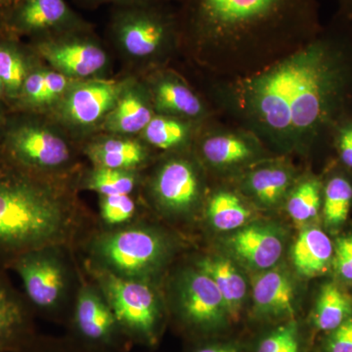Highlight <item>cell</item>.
Here are the masks:
<instances>
[{
	"mask_svg": "<svg viewBox=\"0 0 352 352\" xmlns=\"http://www.w3.org/2000/svg\"><path fill=\"white\" fill-rule=\"evenodd\" d=\"M116 319L106 298L96 289L85 286L80 289L76 308V321L80 332L92 340L108 337Z\"/></svg>",
	"mask_w": 352,
	"mask_h": 352,
	"instance_id": "cell-18",
	"label": "cell"
},
{
	"mask_svg": "<svg viewBox=\"0 0 352 352\" xmlns=\"http://www.w3.org/2000/svg\"><path fill=\"white\" fill-rule=\"evenodd\" d=\"M252 298L254 309L264 316H289L295 311V286L283 270H265L254 278Z\"/></svg>",
	"mask_w": 352,
	"mask_h": 352,
	"instance_id": "cell-15",
	"label": "cell"
},
{
	"mask_svg": "<svg viewBox=\"0 0 352 352\" xmlns=\"http://www.w3.org/2000/svg\"><path fill=\"white\" fill-rule=\"evenodd\" d=\"M352 302L349 296L335 284L321 289L314 311V323L321 331L332 332L351 318Z\"/></svg>",
	"mask_w": 352,
	"mask_h": 352,
	"instance_id": "cell-22",
	"label": "cell"
},
{
	"mask_svg": "<svg viewBox=\"0 0 352 352\" xmlns=\"http://www.w3.org/2000/svg\"><path fill=\"white\" fill-rule=\"evenodd\" d=\"M197 352H239L236 347L230 346H212L203 347Z\"/></svg>",
	"mask_w": 352,
	"mask_h": 352,
	"instance_id": "cell-42",
	"label": "cell"
},
{
	"mask_svg": "<svg viewBox=\"0 0 352 352\" xmlns=\"http://www.w3.org/2000/svg\"><path fill=\"white\" fill-rule=\"evenodd\" d=\"M164 3L117 6L111 31L118 44L133 57L161 50L177 31L178 20L164 10Z\"/></svg>",
	"mask_w": 352,
	"mask_h": 352,
	"instance_id": "cell-5",
	"label": "cell"
},
{
	"mask_svg": "<svg viewBox=\"0 0 352 352\" xmlns=\"http://www.w3.org/2000/svg\"><path fill=\"white\" fill-rule=\"evenodd\" d=\"M155 97L157 108L164 113L196 117L203 110L200 100L188 87L173 80L160 83Z\"/></svg>",
	"mask_w": 352,
	"mask_h": 352,
	"instance_id": "cell-25",
	"label": "cell"
},
{
	"mask_svg": "<svg viewBox=\"0 0 352 352\" xmlns=\"http://www.w3.org/2000/svg\"><path fill=\"white\" fill-rule=\"evenodd\" d=\"M152 118L151 110L140 94L131 90L120 95L106 120L105 126L108 131L117 133H138L144 131Z\"/></svg>",
	"mask_w": 352,
	"mask_h": 352,
	"instance_id": "cell-19",
	"label": "cell"
},
{
	"mask_svg": "<svg viewBox=\"0 0 352 352\" xmlns=\"http://www.w3.org/2000/svg\"><path fill=\"white\" fill-rule=\"evenodd\" d=\"M289 183L288 171L278 168L254 171L248 180L252 195L265 206L276 205L286 194Z\"/></svg>",
	"mask_w": 352,
	"mask_h": 352,
	"instance_id": "cell-26",
	"label": "cell"
},
{
	"mask_svg": "<svg viewBox=\"0 0 352 352\" xmlns=\"http://www.w3.org/2000/svg\"><path fill=\"white\" fill-rule=\"evenodd\" d=\"M20 0H0V28L6 27L7 19Z\"/></svg>",
	"mask_w": 352,
	"mask_h": 352,
	"instance_id": "cell-40",
	"label": "cell"
},
{
	"mask_svg": "<svg viewBox=\"0 0 352 352\" xmlns=\"http://www.w3.org/2000/svg\"><path fill=\"white\" fill-rule=\"evenodd\" d=\"M4 91L3 85H2L1 80H0V96H1L2 92Z\"/></svg>",
	"mask_w": 352,
	"mask_h": 352,
	"instance_id": "cell-43",
	"label": "cell"
},
{
	"mask_svg": "<svg viewBox=\"0 0 352 352\" xmlns=\"http://www.w3.org/2000/svg\"><path fill=\"white\" fill-rule=\"evenodd\" d=\"M340 11L338 15L352 21V0H338Z\"/></svg>",
	"mask_w": 352,
	"mask_h": 352,
	"instance_id": "cell-41",
	"label": "cell"
},
{
	"mask_svg": "<svg viewBox=\"0 0 352 352\" xmlns=\"http://www.w3.org/2000/svg\"><path fill=\"white\" fill-rule=\"evenodd\" d=\"M252 112L282 138H332L352 117V24L342 16L298 53L248 83Z\"/></svg>",
	"mask_w": 352,
	"mask_h": 352,
	"instance_id": "cell-1",
	"label": "cell"
},
{
	"mask_svg": "<svg viewBox=\"0 0 352 352\" xmlns=\"http://www.w3.org/2000/svg\"><path fill=\"white\" fill-rule=\"evenodd\" d=\"M332 241L316 227L305 229L292 250V261L296 272L303 277H314L327 270L333 258Z\"/></svg>",
	"mask_w": 352,
	"mask_h": 352,
	"instance_id": "cell-17",
	"label": "cell"
},
{
	"mask_svg": "<svg viewBox=\"0 0 352 352\" xmlns=\"http://www.w3.org/2000/svg\"><path fill=\"white\" fill-rule=\"evenodd\" d=\"M352 205V182L346 175L329 178L323 191V212L326 223L340 226L349 217Z\"/></svg>",
	"mask_w": 352,
	"mask_h": 352,
	"instance_id": "cell-24",
	"label": "cell"
},
{
	"mask_svg": "<svg viewBox=\"0 0 352 352\" xmlns=\"http://www.w3.org/2000/svg\"><path fill=\"white\" fill-rule=\"evenodd\" d=\"M300 338L295 322H289L266 336L256 352H298Z\"/></svg>",
	"mask_w": 352,
	"mask_h": 352,
	"instance_id": "cell-32",
	"label": "cell"
},
{
	"mask_svg": "<svg viewBox=\"0 0 352 352\" xmlns=\"http://www.w3.org/2000/svg\"><path fill=\"white\" fill-rule=\"evenodd\" d=\"M98 280L116 319L131 331L152 338L160 317L154 289L144 281L126 279L106 270L99 273Z\"/></svg>",
	"mask_w": 352,
	"mask_h": 352,
	"instance_id": "cell-6",
	"label": "cell"
},
{
	"mask_svg": "<svg viewBox=\"0 0 352 352\" xmlns=\"http://www.w3.org/2000/svg\"><path fill=\"white\" fill-rule=\"evenodd\" d=\"M321 184L316 179L302 182L289 197L287 210L296 223L314 219L320 210Z\"/></svg>",
	"mask_w": 352,
	"mask_h": 352,
	"instance_id": "cell-28",
	"label": "cell"
},
{
	"mask_svg": "<svg viewBox=\"0 0 352 352\" xmlns=\"http://www.w3.org/2000/svg\"><path fill=\"white\" fill-rule=\"evenodd\" d=\"M7 148L14 162L34 170L58 168L69 159L63 139L43 126L18 127L9 134Z\"/></svg>",
	"mask_w": 352,
	"mask_h": 352,
	"instance_id": "cell-10",
	"label": "cell"
},
{
	"mask_svg": "<svg viewBox=\"0 0 352 352\" xmlns=\"http://www.w3.org/2000/svg\"><path fill=\"white\" fill-rule=\"evenodd\" d=\"M67 214L50 190L15 168L0 166V261L47 247L63 232Z\"/></svg>",
	"mask_w": 352,
	"mask_h": 352,
	"instance_id": "cell-3",
	"label": "cell"
},
{
	"mask_svg": "<svg viewBox=\"0 0 352 352\" xmlns=\"http://www.w3.org/2000/svg\"><path fill=\"white\" fill-rule=\"evenodd\" d=\"M333 254L336 270L340 276L352 281V236L338 240Z\"/></svg>",
	"mask_w": 352,
	"mask_h": 352,
	"instance_id": "cell-35",
	"label": "cell"
},
{
	"mask_svg": "<svg viewBox=\"0 0 352 352\" xmlns=\"http://www.w3.org/2000/svg\"><path fill=\"white\" fill-rule=\"evenodd\" d=\"M44 83H45L46 103L55 100L64 94L68 87L67 76L58 72H44Z\"/></svg>",
	"mask_w": 352,
	"mask_h": 352,
	"instance_id": "cell-38",
	"label": "cell"
},
{
	"mask_svg": "<svg viewBox=\"0 0 352 352\" xmlns=\"http://www.w3.org/2000/svg\"><path fill=\"white\" fill-rule=\"evenodd\" d=\"M85 30L51 34L38 44V50L59 73L85 78L100 72L107 63L105 51L82 34Z\"/></svg>",
	"mask_w": 352,
	"mask_h": 352,
	"instance_id": "cell-9",
	"label": "cell"
},
{
	"mask_svg": "<svg viewBox=\"0 0 352 352\" xmlns=\"http://www.w3.org/2000/svg\"><path fill=\"white\" fill-rule=\"evenodd\" d=\"M83 3L89 4V6H96V4L115 3L117 6H146V4L164 3L166 0H80Z\"/></svg>",
	"mask_w": 352,
	"mask_h": 352,
	"instance_id": "cell-39",
	"label": "cell"
},
{
	"mask_svg": "<svg viewBox=\"0 0 352 352\" xmlns=\"http://www.w3.org/2000/svg\"><path fill=\"white\" fill-rule=\"evenodd\" d=\"M332 138L335 141L340 162L352 170V117L342 120L336 127Z\"/></svg>",
	"mask_w": 352,
	"mask_h": 352,
	"instance_id": "cell-34",
	"label": "cell"
},
{
	"mask_svg": "<svg viewBox=\"0 0 352 352\" xmlns=\"http://www.w3.org/2000/svg\"><path fill=\"white\" fill-rule=\"evenodd\" d=\"M176 300L183 317L197 327H220L229 319L217 285L198 268L182 273L176 286Z\"/></svg>",
	"mask_w": 352,
	"mask_h": 352,
	"instance_id": "cell-8",
	"label": "cell"
},
{
	"mask_svg": "<svg viewBox=\"0 0 352 352\" xmlns=\"http://www.w3.org/2000/svg\"><path fill=\"white\" fill-rule=\"evenodd\" d=\"M187 127L178 120L168 118H152L145 127L146 140L161 149H170L182 144L186 138Z\"/></svg>",
	"mask_w": 352,
	"mask_h": 352,
	"instance_id": "cell-30",
	"label": "cell"
},
{
	"mask_svg": "<svg viewBox=\"0 0 352 352\" xmlns=\"http://www.w3.org/2000/svg\"><path fill=\"white\" fill-rule=\"evenodd\" d=\"M208 215L210 223L217 230L226 232L244 226L251 217V212L237 195L221 191L210 199Z\"/></svg>",
	"mask_w": 352,
	"mask_h": 352,
	"instance_id": "cell-23",
	"label": "cell"
},
{
	"mask_svg": "<svg viewBox=\"0 0 352 352\" xmlns=\"http://www.w3.org/2000/svg\"><path fill=\"white\" fill-rule=\"evenodd\" d=\"M135 175L131 170L100 168L90 176L88 187L102 196L129 195L135 187Z\"/></svg>",
	"mask_w": 352,
	"mask_h": 352,
	"instance_id": "cell-29",
	"label": "cell"
},
{
	"mask_svg": "<svg viewBox=\"0 0 352 352\" xmlns=\"http://www.w3.org/2000/svg\"><path fill=\"white\" fill-rule=\"evenodd\" d=\"M122 95L120 83L91 80L71 90L64 103L65 115L74 124L90 126L115 108Z\"/></svg>",
	"mask_w": 352,
	"mask_h": 352,
	"instance_id": "cell-13",
	"label": "cell"
},
{
	"mask_svg": "<svg viewBox=\"0 0 352 352\" xmlns=\"http://www.w3.org/2000/svg\"><path fill=\"white\" fill-rule=\"evenodd\" d=\"M22 281L28 300L39 308H50L63 296L66 273L50 248L23 252L9 263Z\"/></svg>",
	"mask_w": 352,
	"mask_h": 352,
	"instance_id": "cell-7",
	"label": "cell"
},
{
	"mask_svg": "<svg viewBox=\"0 0 352 352\" xmlns=\"http://www.w3.org/2000/svg\"><path fill=\"white\" fill-rule=\"evenodd\" d=\"M88 155L100 168L131 170L144 161V148L138 142L124 139H107L89 148Z\"/></svg>",
	"mask_w": 352,
	"mask_h": 352,
	"instance_id": "cell-21",
	"label": "cell"
},
{
	"mask_svg": "<svg viewBox=\"0 0 352 352\" xmlns=\"http://www.w3.org/2000/svg\"><path fill=\"white\" fill-rule=\"evenodd\" d=\"M327 352H352V318L332 331L326 346Z\"/></svg>",
	"mask_w": 352,
	"mask_h": 352,
	"instance_id": "cell-36",
	"label": "cell"
},
{
	"mask_svg": "<svg viewBox=\"0 0 352 352\" xmlns=\"http://www.w3.org/2000/svg\"><path fill=\"white\" fill-rule=\"evenodd\" d=\"M27 310L19 294L0 270V349L10 346L24 331Z\"/></svg>",
	"mask_w": 352,
	"mask_h": 352,
	"instance_id": "cell-20",
	"label": "cell"
},
{
	"mask_svg": "<svg viewBox=\"0 0 352 352\" xmlns=\"http://www.w3.org/2000/svg\"><path fill=\"white\" fill-rule=\"evenodd\" d=\"M154 190L164 210L171 214H185L198 200V177L191 164L173 160L164 164L157 173Z\"/></svg>",
	"mask_w": 352,
	"mask_h": 352,
	"instance_id": "cell-14",
	"label": "cell"
},
{
	"mask_svg": "<svg viewBox=\"0 0 352 352\" xmlns=\"http://www.w3.org/2000/svg\"><path fill=\"white\" fill-rule=\"evenodd\" d=\"M25 78V64L20 55L13 48L0 46V80L7 94H17Z\"/></svg>",
	"mask_w": 352,
	"mask_h": 352,
	"instance_id": "cell-31",
	"label": "cell"
},
{
	"mask_svg": "<svg viewBox=\"0 0 352 352\" xmlns=\"http://www.w3.org/2000/svg\"><path fill=\"white\" fill-rule=\"evenodd\" d=\"M316 0H184L179 28L224 47L307 43L322 28Z\"/></svg>",
	"mask_w": 352,
	"mask_h": 352,
	"instance_id": "cell-2",
	"label": "cell"
},
{
	"mask_svg": "<svg viewBox=\"0 0 352 352\" xmlns=\"http://www.w3.org/2000/svg\"><path fill=\"white\" fill-rule=\"evenodd\" d=\"M94 250L103 270L144 282L164 265L168 254L163 236L142 227L105 234L95 242Z\"/></svg>",
	"mask_w": 352,
	"mask_h": 352,
	"instance_id": "cell-4",
	"label": "cell"
},
{
	"mask_svg": "<svg viewBox=\"0 0 352 352\" xmlns=\"http://www.w3.org/2000/svg\"><path fill=\"white\" fill-rule=\"evenodd\" d=\"M226 244L241 263L259 271L276 265L284 251L283 236L273 226L245 227L231 236Z\"/></svg>",
	"mask_w": 352,
	"mask_h": 352,
	"instance_id": "cell-12",
	"label": "cell"
},
{
	"mask_svg": "<svg viewBox=\"0 0 352 352\" xmlns=\"http://www.w3.org/2000/svg\"><path fill=\"white\" fill-rule=\"evenodd\" d=\"M22 89L28 100L36 104L46 103L44 72H36L27 76Z\"/></svg>",
	"mask_w": 352,
	"mask_h": 352,
	"instance_id": "cell-37",
	"label": "cell"
},
{
	"mask_svg": "<svg viewBox=\"0 0 352 352\" xmlns=\"http://www.w3.org/2000/svg\"><path fill=\"white\" fill-rule=\"evenodd\" d=\"M135 204L129 195L104 197L101 201L102 219L108 224L124 223L133 217Z\"/></svg>",
	"mask_w": 352,
	"mask_h": 352,
	"instance_id": "cell-33",
	"label": "cell"
},
{
	"mask_svg": "<svg viewBox=\"0 0 352 352\" xmlns=\"http://www.w3.org/2000/svg\"><path fill=\"white\" fill-rule=\"evenodd\" d=\"M197 268L212 278L223 298L229 319L237 320L247 296V283L235 264L227 258L210 256L199 261Z\"/></svg>",
	"mask_w": 352,
	"mask_h": 352,
	"instance_id": "cell-16",
	"label": "cell"
},
{
	"mask_svg": "<svg viewBox=\"0 0 352 352\" xmlns=\"http://www.w3.org/2000/svg\"><path fill=\"white\" fill-rule=\"evenodd\" d=\"M204 156L215 166L241 163L252 157L250 146L242 139L230 135H217L207 139L203 145Z\"/></svg>",
	"mask_w": 352,
	"mask_h": 352,
	"instance_id": "cell-27",
	"label": "cell"
},
{
	"mask_svg": "<svg viewBox=\"0 0 352 352\" xmlns=\"http://www.w3.org/2000/svg\"><path fill=\"white\" fill-rule=\"evenodd\" d=\"M6 27L29 34H58L87 29L65 0H20Z\"/></svg>",
	"mask_w": 352,
	"mask_h": 352,
	"instance_id": "cell-11",
	"label": "cell"
}]
</instances>
